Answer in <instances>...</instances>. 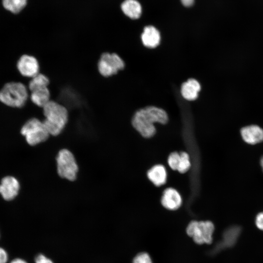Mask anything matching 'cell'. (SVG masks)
<instances>
[{"label": "cell", "instance_id": "6da1fadb", "mask_svg": "<svg viewBox=\"0 0 263 263\" xmlns=\"http://www.w3.org/2000/svg\"><path fill=\"white\" fill-rule=\"evenodd\" d=\"M168 121V116L162 109L149 106L137 111L132 119V125L139 133L145 138L153 136L156 129L154 124H165Z\"/></svg>", "mask_w": 263, "mask_h": 263}, {"label": "cell", "instance_id": "7a4b0ae2", "mask_svg": "<svg viewBox=\"0 0 263 263\" xmlns=\"http://www.w3.org/2000/svg\"><path fill=\"white\" fill-rule=\"evenodd\" d=\"M42 110L44 116L43 122L49 134H59L69 120L68 108L57 101L51 99Z\"/></svg>", "mask_w": 263, "mask_h": 263}, {"label": "cell", "instance_id": "3957f363", "mask_svg": "<svg viewBox=\"0 0 263 263\" xmlns=\"http://www.w3.org/2000/svg\"><path fill=\"white\" fill-rule=\"evenodd\" d=\"M28 96L27 87L21 82L7 83L0 91V101L12 107H23L28 100Z\"/></svg>", "mask_w": 263, "mask_h": 263}, {"label": "cell", "instance_id": "277c9868", "mask_svg": "<svg viewBox=\"0 0 263 263\" xmlns=\"http://www.w3.org/2000/svg\"><path fill=\"white\" fill-rule=\"evenodd\" d=\"M214 229V224L210 221L193 220L187 225L186 231L195 244L201 245L212 243Z\"/></svg>", "mask_w": 263, "mask_h": 263}, {"label": "cell", "instance_id": "5b68a950", "mask_svg": "<svg viewBox=\"0 0 263 263\" xmlns=\"http://www.w3.org/2000/svg\"><path fill=\"white\" fill-rule=\"evenodd\" d=\"M21 133L31 146L44 142L50 135L43 121L37 118L29 119L21 128Z\"/></svg>", "mask_w": 263, "mask_h": 263}, {"label": "cell", "instance_id": "8992f818", "mask_svg": "<svg viewBox=\"0 0 263 263\" xmlns=\"http://www.w3.org/2000/svg\"><path fill=\"white\" fill-rule=\"evenodd\" d=\"M125 66L123 59L116 53L105 52L100 56L97 63L99 75L109 78L116 75Z\"/></svg>", "mask_w": 263, "mask_h": 263}, {"label": "cell", "instance_id": "52a82bcc", "mask_svg": "<svg viewBox=\"0 0 263 263\" xmlns=\"http://www.w3.org/2000/svg\"><path fill=\"white\" fill-rule=\"evenodd\" d=\"M57 171L62 178L74 181L76 177L78 165L73 154L67 149L60 150L56 157Z\"/></svg>", "mask_w": 263, "mask_h": 263}, {"label": "cell", "instance_id": "ba28073f", "mask_svg": "<svg viewBox=\"0 0 263 263\" xmlns=\"http://www.w3.org/2000/svg\"><path fill=\"white\" fill-rule=\"evenodd\" d=\"M17 66L19 73L24 77L31 78L40 73L39 63L32 55H22L18 61Z\"/></svg>", "mask_w": 263, "mask_h": 263}, {"label": "cell", "instance_id": "9c48e42d", "mask_svg": "<svg viewBox=\"0 0 263 263\" xmlns=\"http://www.w3.org/2000/svg\"><path fill=\"white\" fill-rule=\"evenodd\" d=\"M240 232L241 228L237 225L227 228L223 234L222 240L210 251V254H216L222 249L233 246L236 243Z\"/></svg>", "mask_w": 263, "mask_h": 263}, {"label": "cell", "instance_id": "30bf717a", "mask_svg": "<svg viewBox=\"0 0 263 263\" xmlns=\"http://www.w3.org/2000/svg\"><path fill=\"white\" fill-rule=\"evenodd\" d=\"M19 189L18 180L13 176L4 177L0 184V193L4 199L11 200L18 195Z\"/></svg>", "mask_w": 263, "mask_h": 263}, {"label": "cell", "instance_id": "8fae6325", "mask_svg": "<svg viewBox=\"0 0 263 263\" xmlns=\"http://www.w3.org/2000/svg\"><path fill=\"white\" fill-rule=\"evenodd\" d=\"M244 142L255 145L263 141V129L257 125H250L243 127L240 131Z\"/></svg>", "mask_w": 263, "mask_h": 263}, {"label": "cell", "instance_id": "7c38bea8", "mask_svg": "<svg viewBox=\"0 0 263 263\" xmlns=\"http://www.w3.org/2000/svg\"><path fill=\"white\" fill-rule=\"evenodd\" d=\"M163 206L170 210L179 208L182 204V198L178 192L172 188L164 190L161 199Z\"/></svg>", "mask_w": 263, "mask_h": 263}, {"label": "cell", "instance_id": "4fadbf2b", "mask_svg": "<svg viewBox=\"0 0 263 263\" xmlns=\"http://www.w3.org/2000/svg\"><path fill=\"white\" fill-rule=\"evenodd\" d=\"M160 34L158 30L152 26H147L144 29L141 35L143 45L149 48H154L160 43Z\"/></svg>", "mask_w": 263, "mask_h": 263}, {"label": "cell", "instance_id": "5bb4252c", "mask_svg": "<svg viewBox=\"0 0 263 263\" xmlns=\"http://www.w3.org/2000/svg\"><path fill=\"white\" fill-rule=\"evenodd\" d=\"M200 90L201 86L199 82L195 79L190 78L182 84L181 93L185 99L192 101L198 97Z\"/></svg>", "mask_w": 263, "mask_h": 263}, {"label": "cell", "instance_id": "9a60e30c", "mask_svg": "<svg viewBox=\"0 0 263 263\" xmlns=\"http://www.w3.org/2000/svg\"><path fill=\"white\" fill-rule=\"evenodd\" d=\"M30 98L32 103L42 108L51 100V93L49 87L38 89L31 92Z\"/></svg>", "mask_w": 263, "mask_h": 263}, {"label": "cell", "instance_id": "2e32d148", "mask_svg": "<svg viewBox=\"0 0 263 263\" xmlns=\"http://www.w3.org/2000/svg\"><path fill=\"white\" fill-rule=\"evenodd\" d=\"M147 176L149 180L156 186H162L166 182V170L161 165L152 167L148 171Z\"/></svg>", "mask_w": 263, "mask_h": 263}, {"label": "cell", "instance_id": "e0dca14e", "mask_svg": "<svg viewBox=\"0 0 263 263\" xmlns=\"http://www.w3.org/2000/svg\"><path fill=\"white\" fill-rule=\"evenodd\" d=\"M123 13L129 18L132 19L139 18L142 13L140 4L136 0H126L121 5Z\"/></svg>", "mask_w": 263, "mask_h": 263}, {"label": "cell", "instance_id": "ac0fdd59", "mask_svg": "<svg viewBox=\"0 0 263 263\" xmlns=\"http://www.w3.org/2000/svg\"><path fill=\"white\" fill-rule=\"evenodd\" d=\"M50 84V79L45 74L41 73L31 78L29 82L28 88L30 92L34 90L49 87Z\"/></svg>", "mask_w": 263, "mask_h": 263}, {"label": "cell", "instance_id": "d6986e66", "mask_svg": "<svg viewBox=\"0 0 263 263\" xmlns=\"http://www.w3.org/2000/svg\"><path fill=\"white\" fill-rule=\"evenodd\" d=\"M3 5L13 13L19 12L25 6L26 0H2Z\"/></svg>", "mask_w": 263, "mask_h": 263}, {"label": "cell", "instance_id": "ffe728a7", "mask_svg": "<svg viewBox=\"0 0 263 263\" xmlns=\"http://www.w3.org/2000/svg\"><path fill=\"white\" fill-rule=\"evenodd\" d=\"M180 160L177 168V170L181 173L186 172L191 166L189 155L186 152L183 151L180 153Z\"/></svg>", "mask_w": 263, "mask_h": 263}, {"label": "cell", "instance_id": "44dd1931", "mask_svg": "<svg viewBox=\"0 0 263 263\" xmlns=\"http://www.w3.org/2000/svg\"><path fill=\"white\" fill-rule=\"evenodd\" d=\"M132 263H153L150 255L146 252L137 254L133 258Z\"/></svg>", "mask_w": 263, "mask_h": 263}, {"label": "cell", "instance_id": "7402d4cb", "mask_svg": "<svg viewBox=\"0 0 263 263\" xmlns=\"http://www.w3.org/2000/svg\"><path fill=\"white\" fill-rule=\"evenodd\" d=\"M180 153L177 152L171 153L168 158L169 165L173 170H177L180 160Z\"/></svg>", "mask_w": 263, "mask_h": 263}, {"label": "cell", "instance_id": "603a6c76", "mask_svg": "<svg viewBox=\"0 0 263 263\" xmlns=\"http://www.w3.org/2000/svg\"><path fill=\"white\" fill-rule=\"evenodd\" d=\"M35 263H54L50 258L42 253L38 254L35 258Z\"/></svg>", "mask_w": 263, "mask_h": 263}, {"label": "cell", "instance_id": "cb8c5ba5", "mask_svg": "<svg viewBox=\"0 0 263 263\" xmlns=\"http://www.w3.org/2000/svg\"><path fill=\"white\" fill-rule=\"evenodd\" d=\"M255 223L258 228L263 230V212L259 213L257 215Z\"/></svg>", "mask_w": 263, "mask_h": 263}, {"label": "cell", "instance_id": "d4e9b609", "mask_svg": "<svg viewBox=\"0 0 263 263\" xmlns=\"http://www.w3.org/2000/svg\"><path fill=\"white\" fill-rule=\"evenodd\" d=\"M8 259L6 252L3 248L0 247V263H6Z\"/></svg>", "mask_w": 263, "mask_h": 263}, {"label": "cell", "instance_id": "484cf974", "mask_svg": "<svg viewBox=\"0 0 263 263\" xmlns=\"http://www.w3.org/2000/svg\"><path fill=\"white\" fill-rule=\"evenodd\" d=\"M182 3L186 7L192 6L194 2V0H181Z\"/></svg>", "mask_w": 263, "mask_h": 263}, {"label": "cell", "instance_id": "4316f807", "mask_svg": "<svg viewBox=\"0 0 263 263\" xmlns=\"http://www.w3.org/2000/svg\"><path fill=\"white\" fill-rule=\"evenodd\" d=\"M10 263H27L25 261L21 259H15L13 260Z\"/></svg>", "mask_w": 263, "mask_h": 263}, {"label": "cell", "instance_id": "83f0119b", "mask_svg": "<svg viewBox=\"0 0 263 263\" xmlns=\"http://www.w3.org/2000/svg\"><path fill=\"white\" fill-rule=\"evenodd\" d=\"M260 164L263 171V156L261 159Z\"/></svg>", "mask_w": 263, "mask_h": 263}]
</instances>
